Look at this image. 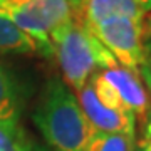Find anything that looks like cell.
Here are the masks:
<instances>
[{
  "mask_svg": "<svg viewBox=\"0 0 151 151\" xmlns=\"http://www.w3.org/2000/svg\"><path fill=\"white\" fill-rule=\"evenodd\" d=\"M134 151H151V113L145 121V131H143V136L138 143V150Z\"/></svg>",
  "mask_w": 151,
  "mask_h": 151,
  "instance_id": "obj_12",
  "label": "cell"
},
{
  "mask_svg": "<svg viewBox=\"0 0 151 151\" xmlns=\"http://www.w3.org/2000/svg\"><path fill=\"white\" fill-rule=\"evenodd\" d=\"M0 52L39 54V47L27 32H24L4 10H0Z\"/></svg>",
  "mask_w": 151,
  "mask_h": 151,
  "instance_id": "obj_8",
  "label": "cell"
},
{
  "mask_svg": "<svg viewBox=\"0 0 151 151\" xmlns=\"http://www.w3.org/2000/svg\"><path fill=\"white\" fill-rule=\"evenodd\" d=\"M145 29H146V34L148 37H151V10L146 14V19H145Z\"/></svg>",
  "mask_w": 151,
  "mask_h": 151,
  "instance_id": "obj_16",
  "label": "cell"
},
{
  "mask_svg": "<svg viewBox=\"0 0 151 151\" xmlns=\"http://www.w3.org/2000/svg\"><path fill=\"white\" fill-rule=\"evenodd\" d=\"M136 2H138V5H139L146 14L151 10V0H136Z\"/></svg>",
  "mask_w": 151,
  "mask_h": 151,
  "instance_id": "obj_17",
  "label": "cell"
},
{
  "mask_svg": "<svg viewBox=\"0 0 151 151\" xmlns=\"http://www.w3.org/2000/svg\"><path fill=\"white\" fill-rule=\"evenodd\" d=\"M24 151H54V150H50V148L45 146V145H40L39 141L34 139L32 136H27V141H25V148H24Z\"/></svg>",
  "mask_w": 151,
  "mask_h": 151,
  "instance_id": "obj_13",
  "label": "cell"
},
{
  "mask_svg": "<svg viewBox=\"0 0 151 151\" xmlns=\"http://www.w3.org/2000/svg\"><path fill=\"white\" fill-rule=\"evenodd\" d=\"M136 141L133 136L121 133L94 131L84 151H134Z\"/></svg>",
  "mask_w": 151,
  "mask_h": 151,
  "instance_id": "obj_10",
  "label": "cell"
},
{
  "mask_svg": "<svg viewBox=\"0 0 151 151\" xmlns=\"http://www.w3.org/2000/svg\"><path fill=\"white\" fill-rule=\"evenodd\" d=\"M20 91L17 87L15 79L0 64V119L20 118Z\"/></svg>",
  "mask_w": 151,
  "mask_h": 151,
  "instance_id": "obj_9",
  "label": "cell"
},
{
  "mask_svg": "<svg viewBox=\"0 0 151 151\" xmlns=\"http://www.w3.org/2000/svg\"><path fill=\"white\" fill-rule=\"evenodd\" d=\"M81 0H24L4 10L35 40L39 54L52 57L50 34L79 15Z\"/></svg>",
  "mask_w": 151,
  "mask_h": 151,
  "instance_id": "obj_3",
  "label": "cell"
},
{
  "mask_svg": "<svg viewBox=\"0 0 151 151\" xmlns=\"http://www.w3.org/2000/svg\"><path fill=\"white\" fill-rule=\"evenodd\" d=\"M79 106L84 111L87 121L96 131L103 133H121L134 138L136 133V118L128 111H116L106 108L97 101L91 84L87 82L81 91L77 92Z\"/></svg>",
  "mask_w": 151,
  "mask_h": 151,
  "instance_id": "obj_5",
  "label": "cell"
},
{
  "mask_svg": "<svg viewBox=\"0 0 151 151\" xmlns=\"http://www.w3.org/2000/svg\"><path fill=\"white\" fill-rule=\"evenodd\" d=\"M32 121L54 151H84L96 131L79 106L77 96L59 77L47 81Z\"/></svg>",
  "mask_w": 151,
  "mask_h": 151,
  "instance_id": "obj_1",
  "label": "cell"
},
{
  "mask_svg": "<svg viewBox=\"0 0 151 151\" xmlns=\"http://www.w3.org/2000/svg\"><path fill=\"white\" fill-rule=\"evenodd\" d=\"M139 76H143V77H145L146 84H148V87H150V91H151V55H150V54H148V59H146V62L141 65Z\"/></svg>",
  "mask_w": 151,
  "mask_h": 151,
  "instance_id": "obj_14",
  "label": "cell"
},
{
  "mask_svg": "<svg viewBox=\"0 0 151 151\" xmlns=\"http://www.w3.org/2000/svg\"><path fill=\"white\" fill-rule=\"evenodd\" d=\"M101 74L114 87V91L121 99V103L124 104V108L131 111L136 119H139L145 124V121L151 113V99L143 81H141V76L124 69L121 65L104 69L101 70Z\"/></svg>",
  "mask_w": 151,
  "mask_h": 151,
  "instance_id": "obj_6",
  "label": "cell"
},
{
  "mask_svg": "<svg viewBox=\"0 0 151 151\" xmlns=\"http://www.w3.org/2000/svg\"><path fill=\"white\" fill-rule=\"evenodd\" d=\"M27 136L20 118L0 119V151H24Z\"/></svg>",
  "mask_w": 151,
  "mask_h": 151,
  "instance_id": "obj_11",
  "label": "cell"
},
{
  "mask_svg": "<svg viewBox=\"0 0 151 151\" xmlns=\"http://www.w3.org/2000/svg\"><path fill=\"white\" fill-rule=\"evenodd\" d=\"M50 44L65 82L76 92L96 72L119 65L79 15L50 34Z\"/></svg>",
  "mask_w": 151,
  "mask_h": 151,
  "instance_id": "obj_2",
  "label": "cell"
},
{
  "mask_svg": "<svg viewBox=\"0 0 151 151\" xmlns=\"http://www.w3.org/2000/svg\"><path fill=\"white\" fill-rule=\"evenodd\" d=\"M79 17L86 25H92L113 17L145 20L146 12L138 5L136 0H81Z\"/></svg>",
  "mask_w": 151,
  "mask_h": 151,
  "instance_id": "obj_7",
  "label": "cell"
},
{
  "mask_svg": "<svg viewBox=\"0 0 151 151\" xmlns=\"http://www.w3.org/2000/svg\"><path fill=\"white\" fill-rule=\"evenodd\" d=\"M148 49H150V55H151V37H150V42H148Z\"/></svg>",
  "mask_w": 151,
  "mask_h": 151,
  "instance_id": "obj_18",
  "label": "cell"
},
{
  "mask_svg": "<svg viewBox=\"0 0 151 151\" xmlns=\"http://www.w3.org/2000/svg\"><path fill=\"white\" fill-rule=\"evenodd\" d=\"M20 2H24V0H0V10H7L10 7L20 4Z\"/></svg>",
  "mask_w": 151,
  "mask_h": 151,
  "instance_id": "obj_15",
  "label": "cell"
},
{
  "mask_svg": "<svg viewBox=\"0 0 151 151\" xmlns=\"http://www.w3.org/2000/svg\"><path fill=\"white\" fill-rule=\"evenodd\" d=\"M87 27L121 67L139 74L141 65L146 62L150 54V37L146 34L145 20L113 17Z\"/></svg>",
  "mask_w": 151,
  "mask_h": 151,
  "instance_id": "obj_4",
  "label": "cell"
}]
</instances>
